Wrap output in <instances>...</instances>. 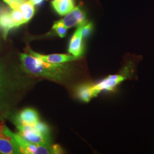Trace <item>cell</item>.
Segmentation results:
<instances>
[{
    "mask_svg": "<svg viewBox=\"0 0 154 154\" xmlns=\"http://www.w3.org/2000/svg\"><path fill=\"white\" fill-rule=\"evenodd\" d=\"M126 79L122 74L110 75L100 82L94 85V88L97 93L102 91H114L121 83Z\"/></svg>",
    "mask_w": 154,
    "mask_h": 154,
    "instance_id": "cell-6",
    "label": "cell"
},
{
    "mask_svg": "<svg viewBox=\"0 0 154 154\" xmlns=\"http://www.w3.org/2000/svg\"><path fill=\"white\" fill-rule=\"evenodd\" d=\"M69 53L78 59L82 56L85 51V46L83 43L81 26H78L70 39L69 46Z\"/></svg>",
    "mask_w": 154,
    "mask_h": 154,
    "instance_id": "cell-7",
    "label": "cell"
},
{
    "mask_svg": "<svg viewBox=\"0 0 154 154\" xmlns=\"http://www.w3.org/2000/svg\"><path fill=\"white\" fill-rule=\"evenodd\" d=\"M53 29L55 30V32L61 38L65 37L67 32V28L65 27L62 23L58 21L55 22L53 26Z\"/></svg>",
    "mask_w": 154,
    "mask_h": 154,
    "instance_id": "cell-15",
    "label": "cell"
},
{
    "mask_svg": "<svg viewBox=\"0 0 154 154\" xmlns=\"http://www.w3.org/2000/svg\"><path fill=\"white\" fill-rule=\"evenodd\" d=\"M33 126L35 127V128L41 134H42L43 135L47 137H50V130L49 127L46 124L41 122L39 121L33 125Z\"/></svg>",
    "mask_w": 154,
    "mask_h": 154,
    "instance_id": "cell-16",
    "label": "cell"
},
{
    "mask_svg": "<svg viewBox=\"0 0 154 154\" xmlns=\"http://www.w3.org/2000/svg\"><path fill=\"white\" fill-rule=\"evenodd\" d=\"M39 121L38 112L31 108L21 111L15 119V124H25L33 125Z\"/></svg>",
    "mask_w": 154,
    "mask_h": 154,
    "instance_id": "cell-9",
    "label": "cell"
},
{
    "mask_svg": "<svg viewBox=\"0 0 154 154\" xmlns=\"http://www.w3.org/2000/svg\"><path fill=\"white\" fill-rule=\"evenodd\" d=\"M11 16L16 24L17 28L26 23L24 20L22 12L20 9H11Z\"/></svg>",
    "mask_w": 154,
    "mask_h": 154,
    "instance_id": "cell-14",
    "label": "cell"
},
{
    "mask_svg": "<svg viewBox=\"0 0 154 154\" xmlns=\"http://www.w3.org/2000/svg\"><path fill=\"white\" fill-rule=\"evenodd\" d=\"M20 59L22 67L26 72L57 82L64 81L69 75L71 70L69 65L65 63H49L25 53L20 54Z\"/></svg>",
    "mask_w": 154,
    "mask_h": 154,
    "instance_id": "cell-1",
    "label": "cell"
},
{
    "mask_svg": "<svg viewBox=\"0 0 154 154\" xmlns=\"http://www.w3.org/2000/svg\"><path fill=\"white\" fill-rule=\"evenodd\" d=\"M30 55L42 61L52 63H63L71 61H75L78 58L73 55L65 54H53L49 55H42L33 51L31 49L28 50Z\"/></svg>",
    "mask_w": 154,
    "mask_h": 154,
    "instance_id": "cell-8",
    "label": "cell"
},
{
    "mask_svg": "<svg viewBox=\"0 0 154 154\" xmlns=\"http://www.w3.org/2000/svg\"><path fill=\"white\" fill-rule=\"evenodd\" d=\"M18 134L32 143L50 146L51 139L41 134L33 125L25 124H16Z\"/></svg>",
    "mask_w": 154,
    "mask_h": 154,
    "instance_id": "cell-3",
    "label": "cell"
},
{
    "mask_svg": "<svg viewBox=\"0 0 154 154\" xmlns=\"http://www.w3.org/2000/svg\"><path fill=\"white\" fill-rule=\"evenodd\" d=\"M51 5L60 16H65L75 8L74 0H53Z\"/></svg>",
    "mask_w": 154,
    "mask_h": 154,
    "instance_id": "cell-12",
    "label": "cell"
},
{
    "mask_svg": "<svg viewBox=\"0 0 154 154\" xmlns=\"http://www.w3.org/2000/svg\"><path fill=\"white\" fill-rule=\"evenodd\" d=\"M45 0H30V2L33 4V5H41Z\"/></svg>",
    "mask_w": 154,
    "mask_h": 154,
    "instance_id": "cell-21",
    "label": "cell"
},
{
    "mask_svg": "<svg viewBox=\"0 0 154 154\" xmlns=\"http://www.w3.org/2000/svg\"><path fill=\"white\" fill-rule=\"evenodd\" d=\"M16 139L17 142L18 144L21 154H52L51 146L30 142L17 134H16Z\"/></svg>",
    "mask_w": 154,
    "mask_h": 154,
    "instance_id": "cell-4",
    "label": "cell"
},
{
    "mask_svg": "<svg viewBox=\"0 0 154 154\" xmlns=\"http://www.w3.org/2000/svg\"><path fill=\"white\" fill-rule=\"evenodd\" d=\"M19 9L22 12L24 20L26 23L29 22L34 14V5H33L30 1L21 5Z\"/></svg>",
    "mask_w": 154,
    "mask_h": 154,
    "instance_id": "cell-13",
    "label": "cell"
},
{
    "mask_svg": "<svg viewBox=\"0 0 154 154\" xmlns=\"http://www.w3.org/2000/svg\"><path fill=\"white\" fill-rule=\"evenodd\" d=\"M81 33L82 35L83 38H87L90 35V34L93 32V25L92 23H86L83 25H81Z\"/></svg>",
    "mask_w": 154,
    "mask_h": 154,
    "instance_id": "cell-17",
    "label": "cell"
},
{
    "mask_svg": "<svg viewBox=\"0 0 154 154\" xmlns=\"http://www.w3.org/2000/svg\"><path fill=\"white\" fill-rule=\"evenodd\" d=\"M5 83V76L3 69L0 67V93L2 92Z\"/></svg>",
    "mask_w": 154,
    "mask_h": 154,
    "instance_id": "cell-19",
    "label": "cell"
},
{
    "mask_svg": "<svg viewBox=\"0 0 154 154\" xmlns=\"http://www.w3.org/2000/svg\"><path fill=\"white\" fill-rule=\"evenodd\" d=\"M63 19L58 21L65 27L69 29L75 26H81L87 23L86 15L80 6L75 7L72 11L67 13Z\"/></svg>",
    "mask_w": 154,
    "mask_h": 154,
    "instance_id": "cell-5",
    "label": "cell"
},
{
    "mask_svg": "<svg viewBox=\"0 0 154 154\" xmlns=\"http://www.w3.org/2000/svg\"><path fill=\"white\" fill-rule=\"evenodd\" d=\"M77 94L79 99L85 102H88L93 98L98 95L94 88V85L89 83L79 86L77 88Z\"/></svg>",
    "mask_w": 154,
    "mask_h": 154,
    "instance_id": "cell-11",
    "label": "cell"
},
{
    "mask_svg": "<svg viewBox=\"0 0 154 154\" xmlns=\"http://www.w3.org/2000/svg\"><path fill=\"white\" fill-rule=\"evenodd\" d=\"M17 28L11 16V11L0 9V29L4 38L6 39L10 30Z\"/></svg>",
    "mask_w": 154,
    "mask_h": 154,
    "instance_id": "cell-10",
    "label": "cell"
},
{
    "mask_svg": "<svg viewBox=\"0 0 154 154\" xmlns=\"http://www.w3.org/2000/svg\"><path fill=\"white\" fill-rule=\"evenodd\" d=\"M51 149L52 151V154H59L63 153V151L62 147L58 144H54L51 146Z\"/></svg>",
    "mask_w": 154,
    "mask_h": 154,
    "instance_id": "cell-20",
    "label": "cell"
},
{
    "mask_svg": "<svg viewBox=\"0 0 154 154\" xmlns=\"http://www.w3.org/2000/svg\"><path fill=\"white\" fill-rule=\"evenodd\" d=\"M6 4L10 7L11 9H19L20 6L26 3L29 2L30 0H3Z\"/></svg>",
    "mask_w": 154,
    "mask_h": 154,
    "instance_id": "cell-18",
    "label": "cell"
},
{
    "mask_svg": "<svg viewBox=\"0 0 154 154\" xmlns=\"http://www.w3.org/2000/svg\"><path fill=\"white\" fill-rule=\"evenodd\" d=\"M0 153L21 154L16 134L11 131L2 122H0Z\"/></svg>",
    "mask_w": 154,
    "mask_h": 154,
    "instance_id": "cell-2",
    "label": "cell"
}]
</instances>
